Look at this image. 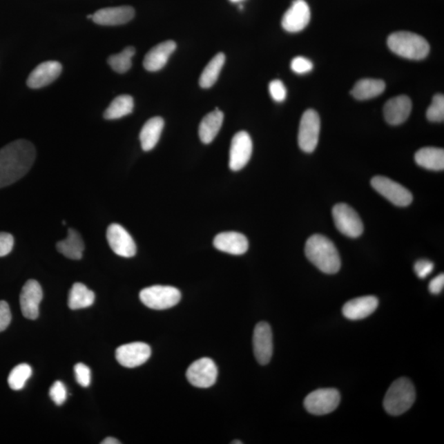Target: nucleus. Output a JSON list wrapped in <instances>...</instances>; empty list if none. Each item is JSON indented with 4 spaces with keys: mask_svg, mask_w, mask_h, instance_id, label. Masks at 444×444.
<instances>
[{
    "mask_svg": "<svg viewBox=\"0 0 444 444\" xmlns=\"http://www.w3.org/2000/svg\"><path fill=\"white\" fill-rule=\"evenodd\" d=\"M36 159V149L31 142L20 139L0 150V188L7 187L31 169Z\"/></svg>",
    "mask_w": 444,
    "mask_h": 444,
    "instance_id": "nucleus-1",
    "label": "nucleus"
},
{
    "mask_svg": "<svg viewBox=\"0 0 444 444\" xmlns=\"http://www.w3.org/2000/svg\"><path fill=\"white\" fill-rule=\"evenodd\" d=\"M308 260L322 273L335 274L340 269V258L337 248L331 241L322 235L309 237L305 244Z\"/></svg>",
    "mask_w": 444,
    "mask_h": 444,
    "instance_id": "nucleus-2",
    "label": "nucleus"
},
{
    "mask_svg": "<svg viewBox=\"0 0 444 444\" xmlns=\"http://www.w3.org/2000/svg\"><path fill=\"white\" fill-rule=\"evenodd\" d=\"M387 46L392 52L400 57L421 60L429 52V45L423 37L409 32H398L387 38Z\"/></svg>",
    "mask_w": 444,
    "mask_h": 444,
    "instance_id": "nucleus-3",
    "label": "nucleus"
},
{
    "mask_svg": "<svg viewBox=\"0 0 444 444\" xmlns=\"http://www.w3.org/2000/svg\"><path fill=\"white\" fill-rule=\"evenodd\" d=\"M416 400L415 387L407 378L392 383L383 400L385 411L392 416H400L412 407Z\"/></svg>",
    "mask_w": 444,
    "mask_h": 444,
    "instance_id": "nucleus-4",
    "label": "nucleus"
},
{
    "mask_svg": "<svg viewBox=\"0 0 444 444\" xmlns=\"http://www.w3.org/2000/svg\"><path fill=\"white\" fill-rule=\"evenodd\" d=\"M139 298L146 307L163 310L177 305L181 299V293L177 288L173 287L153 286L142 290Z\"/></svg>",
    "mask_w": 444,
    "mask_h": 444,
    "instance_id": "nucleus-5",
    "label": "nucleus"
},
{
    "mask_svg": "<svg viewBox=\"0 0 444 444\" xmlns=\"http://www.w3.org/2000/svg\"><path fill=\"white\" fill-rule=\"evenodd\" d=\"M320 128V118L317 112L312 109L306 110L301 117L298 135V144L303 152L311 153L316 150Z\"/></svg>",
    "mask_w": 444,
    "mask_h": 444,
    "instance_id": "nucleus-6",
    "label": "nucleus"
},
{
    "mask_svg": "<svg viewBox=\"0 0 444 444\" xmlns=\"http://www.w3.org/2000/svg\"><path fill=\"white\" fill-rule=\"evenodd\" d=\"M340 394L337 389H322L313 391L306 396L305 407L313 415H327L339 406Z\"/></svg>",
    "mask_w": 444,
    "mask_h": 444,
    "instance_id": "nucleus-7",
    "label": "nucleus"
},
{
    "mask_svg": "<svg viewBox=\"0 0 444 444\" xmlns=\"http://www.w3.org/2000/svg\"><path fill=\"white\" fill-rule=\"evenodd\" d=\"M333 217L338 230L350 238H357L364 231L363 222L360 215L351 206L346 204L334 206Z\"/></svg>",
    "mask_w": 444,
    "mask_h": 444,
    "instance_id": "nucleus-8",
    "label": "nucleus"
},
{
    "mask_svg": "<svg viewBox=\"0 0 444 444\" xmlns=\"http://www.w3.org/2000/svg\"><path fill=\"white\" fill-rule=\"evenodd\" d=\"M371 185L374 191L396 206H407L412 202V193L407 188L385 176H375L371 180Z\"/></svg>",
    "mask_w": 444,
    "mask_h": 444,
    "instance_id": "nucleus-9",
    "label": "nucleus"
},
{
    "mask_svg": "<svg viewBox=\"0 0 444 444\" xmlns=\"http://www.w3.org/2000/svg\"><path fill=\"white\" fill-rule=\"evenodd\" d=\"M218 367L210 358H202L189 366L186 377L193 386L209 389L215 385L218 378Z\"/></svg>",
    "mask_w": 444,
    "mask_h": 444,
    "instance_id": "nucleus-10",
    "label": "nucleus"
},
{
    "mask_svg": "<svg viewBox=\"0 0 444 444\" xmlns=\"http://www.w3.org/2000/svg\"><path fill=\"white\" fill-rule=\"evenodd\" d=\"M152 350L144 342H132L123 345L115 351L116 360L124 367L132 369L139 367L149 360Z\"/></svg>",
    "mask_w": 444,
    "mask_h": 444,
    "instance_id": "nucleus-11",
    "label": "nucleus"
},
{
    "mask_svg": "<svg viewBox=\"0 0 444 444\" xmlns=\"http://www.w3.org/2000/svg\"><path fill=\"white\" fill-rule=\"evenodd\" d=\"M253 142L249 133L245 131L237 133L233 137L230 149L229 166L233 171L242 170L251 158Z\"/></svg>",
    "mask_w": 444,
    "mask_h": 444,
    "instance_id": "nucleus-12",
    "label": "nucleus"
},
{
    "mask_svg": "<svg viewBox=\"0 0 444 444\" xmlns=\"http://www.w3.org/2000/svg\"><path fill=\"white\" fill-rule=\"evenodd\" d=\"M106 238L112 250L117 255L132 258L135 255L137 247L129 233L119 224H111L106 231Z\"/></svg>",
    "mask_w": 444,
    "mask_h": 444,
    "instance_id": "nucleus-13",
    "label": "nucleus"
},
{
    "mask_svg": "<svg viewBox=\"0 0 444 444\" xmlns=\"http://www.w3.org/2000/svg\"><path fill=\"white\" fill-rule=\"evenodd\" d=\"M253 352L262 365L269 364L273 352V333L266 322H258L253 331Z\"/></svg>",
    "mask_w": 444,
    "mask_h": 444,
    "instance_id": "nucleus-14",
    "label": "nucleus"
},
{
    "mask_svg": "<svg viewBox=\"0 0 444 444\" xmlns=\"http://www.w3.org/2000/svg\"><path fill=\"white\" fill-rule=\"evenodd\" d=\"M311 12L305 0H295L284 15L282 25L288 32L296 33L302 31L309 23Z\"/></svg>",
    "mask_w": 444,
    "mask_h": 444,
    "instance_id": "nucleus-15",
    "label": "nucleus"
},
{
    "mask_svg": "<svg viewBox=\"0 0 444 444\" xmlns=\"http://www.w3.org/2000/svg\"><path fill=\"white\" fill-rule=\"evenodd\" d=\"M42 299L41 284L35 280H29L26 282L20 295V306L23 316L28 320H37Z\"/></svg>",
    "mask_w": 444,
    "mask_h": 444,
    "instance_id": "nucleus-16",
    "label": "nucleus"
},
{
    "mask_svg": "<svg viewBox=\"0 0 444 444\" xmlns=\"http://www.w3.org/2000/svg\"><path fill=\"white\" fill-rule=\"evenodd\" d=\"M61 72L62 66L59 62H43L30 73L27 84L32 89L44 88L58 79Z\"/></svg>",
    "mask_w": 444,
    "mask_h": 444,
    "instance_id": "nucleus-17",
    "label": "nucleus"
},
{
    "mask_svg": "<svg viewBox=\"0 0 444 444\" xmlns=\"http://www.w3.org/2000/svg\"><path fill=\"white\" fill-rule=\"evenodd\" d=\"M135 11L131 6L102 8L93 15V21L102 26H119L131 21Z\"/></svg>",
    "mask_w": 444,
    "mask_h": 444,
    "instance_id": "nucleus-18",
    "label": "nucleus"
},
{
    "mask_svg": "<svg viewBox=\"0 0 444 444\" xmlns=\"http://www.w3.org/2000/svg\"><path fill=\"white\" fill-rule=\"evenodd\" d=\"M213 244L220 251L233 255H242L249 249L247 237L235 231L220 233L215 237Z\"/></svg>",
    "mask_w": 444,
    "mask_h": 444,
    "instance_id": "nucleus-19",
    "label": "nucleus"
},
{
    "mask_svg": "<svg viewBox=\"0 0 444 444\" xmlns=\"http://www.w3.org/2000/svg\"><path fill=\"white\" fill-rule=\"evenodd\" d=\"M412 110L411 99L402 95L387 101L383 108V113L387 123L392 125H399L406 122Z\"/></svg>",
    "mask_w": 444,
    "mask_h": 444,
    "instance_id": "nucleus-20",
    "label": "nucleus"
},
{
    "mask_svg": "<svg viewBox=\"0 0 444 444\" xmlns=\"http://www.w3.org/2000/svg\"><path fill=\"white\" fill-rule=\"evenodd\" d=\"M378 306V300L373 296H362L348 301L342 308L343 316L350 320H360L372 314Z\"/></svg>",
    "mask_w": 444,
    "mask_h": 444,
    "instance_id": "nucleus-21",
    "label": "nucleus"
},
{
    "mask_svg": "<svg viewBox=\"0 0 444 444\" xmlns=\"http://www.w3.org/2000/svg\"><path fill=\"white\" fill-rule=\"evenodd\" d=\"M176 49V43L173 41H166L154 46L146 55L144 66L146 70L157 72L165 67L171 55Z\"/></svg>",
    "mask_w": 444,
    "mask_h": 444,
    "instance_id": "nucleus-22",
    "label": "nucleus"
},
{
    "mask_svg": "<svg viewBox=\"0 0 444 444\" xmlns=\"http://www.w3.org/2000/svg\"><path fill=\"white\" fill-rule=\"evenodd\" d=\"M164 125H165L164 119L159 116L150 119L145 123L139 135L142 150L149 152L157 146L160 139Z\"/></svg>",
    "mask_w": 444,
    "mask_h": 444,
    "instance_id": "nucleus-23",
    "label": "nucleus"
},
{
    "mask_svg": "<svg viewBox=\"0 0 444 444\" xmlns=\"http://www.w3.org/2000/svg\"><path fill=\"white\" fill-rule=\"evenodd\" d=\"M223 119V112L218 108L202 119L198 129V135L204 144H209L215 139L222 126Z\"/></svg>",
    "mask_w": 444,
    "mask_h": 444,
    "instance_id": "nucleus-24",
    "label": "nucleus"
},
{
    "mask_svg": "<svg viewBox=\"0 0 444 444\" xmlns=\"http://www.w3.org/2000/svg\"><path fill=\"white\" fill-rule=\"evenodd\" d=\"M58 251L63 255L73 260H79L83 258L84 243L79 232L68 229L66 240L59 241L56 244Z\"/></svg>",
    "mask_w": 444,
    "mask_h": 444,
    "instance_id": "nucleus-25",
    "label": "nucleus"
},
{
    "mask_svg": "<svg viewBox=\"0 0 444 444\" xmlns=\"http://www.w3.org/2000/svg\"><path fill=\"white\" fill-rule=\"evenodd\" d=\"M386 88L385 81L379 79H365L357 81L351 94L357 100L365 101L377 97Z\"/></svg>",
    "mask_w": 444,
    "mask_h": 444,
    "instance_id": "nucleus-26",
    "label": "nucleus"
},
{
    "mask_svg": "<svg viewBox=\"0 0 444 444\" xmlns=\"http://www.w3.org/2000/svg\"><path fill=\"white\" fill-rule=\"evenodd\" d=\"M416 162L421 167L430 171H443L444 168V151L437 148H423L415 155Z\"/></svg>",
    "mask_w": 444,
    "mask_h": 444,
    "instance_id": "nucleus-27",
    "label": "nucleus"
},
{
    "mask_svg": "<svg viewBox=\"0 0 444 444\" xmlns=\"http://www.w3.org/2000/svg\"><path fill=\"white\" fill-rule=\"evenodd\" d=\"M94 301V292L85 284L79 282L73 284L68 296V307L73 310L86 309L92 306Z\"/></svg>",
    "mask_w": 444,
    "mask_h": 444,
    "instance_id": "nucleus-28",
    "label": "nucleus"
},
{
    "mask_svg": "<svg viewBox=\"0 0 444 444\" xmlns=\"http://www.w3.org/2000/svg\"><path fill=\"white\" fill-rule=\"evenodd\" d=\"M225 61L226 56L223 53H218L214 56L202 73L200 79L201 88L206 89L213 87L218 79Z\"/></svg>",
    "mask_w": 444,
    "mask_h": 444,
    "instance_id": "nucleus-29",
    "label": "nucleus"
},
{
    "mask_svg": "<svg viewBox=\"0 0 444 444\" xmlns=\"http://www.w3.org/2000/svg\"><path fill=\"white\" fill-rule=\"evenodd\" d=\"M135 107L133 98L129 95H120L114 99L113 102L105 111L104 118L106 119H118L131 114Z\"/></svg>",
    "mask_w": 444,
    "mask_h": 444,
    "instance_id": "nucleus-30",
    "label": "nucleus"
},
{
    "mask_svg": "<svg viewBox=\"0 0 444 444\" xmlns=\"http://www.w3.org/2000/svg\"><path fill=\"white\" fill-rule=\"evenodd\" d=\"M136 53L135 47L128 46L124 49L122 52L111 55L108 59V64L112 70L118 73H124L131 70L132 66V58Z\"/></svg>",
    "mask_w": 444,
    "mask_h": 444,
    "instance_id": "nucleus-31",
    "label": "nucleus"
},
{
    "mask_svg": "<svg viewBox=\"0 0 444 444\" xmlns=\"http://www.w3.org/2000/svg\"><path fill=\"white\" fill-rule=\"evenodd\" d=\"M32 369L28 364H20L12 369L8 375V386L12 390H21L25 387L26 383L31 378Z\"/></svg>",
    "mask_w": 444,
    "mask_h": 444,
    "instance_id": "nucleus-32",
    "label": "nucleus"
},
{
    "mask_svg": "<svg viewBox=\"0 0 444 444\" xmlns=\"http://www.w3.org/2000/svg\"><path fill=\"white\" fill-rule=\"evenodd\" d=\"M427 119L431 122H443L444 119V97L437 94L433 97L432 102L426 112Z\"/></svg>",
    "mask_w": 444,
    "mask_h": 444,
    "instance_id": "nucleus-33",
    "label": "nucleus"
},
{
    "mask_svg": "<svg viewBox=\"0 0 444 444\" xmlns=\"http://www.w3.org/2000/svg\"><path fill=\"white\" fill-rule=\"evenodd\" d=\"M50 396L57 406H61L67 399V389L62 382L56 381L51 386Z\"/></svg>",
    "mask_w": 444,
    "mask_h": 444,
    "instance_id": "nucleus-34",
    "label": "nucleus"
},
{
    "mask_svg": "<svg viewBox=\"0 0 444 444\" xmlns=\"http://www.w3.org/2000/svg\"><path fill=\"white\" fill-rule=\"evenodd\" d=\"M291 68L296 73L305 75V73L312 71L313 64L309 59L303 57V56H297V57L293 59Z\"/></svg>",
    "mask_w": 444,
    "mask_h": 444,
    "instance_id": "nucleus-35",
    "label": "nucleus"
},
{
    "mask_svg": "<svg viewBox=\"0 0 444 444\" xmlns=\"http://www.w3.org/2000/svg\"><path fill=\"white\" fill-rule=\"evenodd\" d=\"M269 93L273 100L278 102H282L287 98V88L281 80L276 79L271 81Z\"/></svg>",
    "mask_w": 444,
    "mask_h": 444,
    "instance_id": "nucleus-36",
    "label": "nucleus"
},
{
    "mask_svg": "<svg viewBox=\"0 0 444 444\" xmlns=\"http://www.w3.org/2000/svg\"><path fill=\"white\" fill-rule=\"evenodd\" d=\"M77 383L81 387H88L90 383V370L87 365L79 363L75 367Z\"/></svg>",
    "mask_w": 444,
    "mask_h": 444,
    "instance_id": "nucleus-37",
    "label": "nucleus"
},
{
    "mask_svg": "<svg viewBox=\"0 0 444 444\" xmlns=\"http://www.w3.org/2000/svg\"><path fill=\"white\" fill-rule=\"evenodd\" d=\"M434 264L433 262L427 260H421L416 262L414 266V270L418 276V278L425 279L432 273Z\"/></svg>",
    "mask_w": 444,
    "mask_h": 444,
    "instance_id": "nucleus-38",
    "label": "nucleus"
},
{
    "mask_svg": "<svg viewBox=\"0 0 444 444\" xmlns=\"http://www.w3.org/2000/svg\"><path fill=\"white\" fill-rule=\"evenodd\" d=\"M15 239L11 234L0 232V257L7 256L14 248Z\"/></svg>",
    "mask_w": 444,
    "mask_h": 444,
    "instance_id": "nucleus-39",
    "label": "nucleus"
},
{
    "mask_svg": "<svg viewBox=\"0 0 444 444\" xmlns=\"http://www.w3.org/2000/svg\"><path fill=\"white\" fill-rule=\"evenodd\" d=\"M12 314L10 305L6 301H0V333L10 326Z\"/></svg>",
    "mask_w": 444,
    "mask_h": 444,
    "instance_id": "nucleus-40",
    "label": "nucleus"
},
{
    "mask_svg": "<svg viewBox=\"0 0 444 444\" xmlns=\"http://www.w3.org/2000/svg\"><path fill=\"white\" fill-rule=\"evenodd\" d=\"M444 287V275L439 274L429 282V290L434 295H438L443 291Z\"/></svg>",
    "mask_w": 444,
    "mask_h": 444,
    "instance_id": "nucleus-41",
    "label": "nucleus"
},
{
    "mask_svg": "<svg viewBox=\"0 0 444 444\" xmlns=\"http://www.w3.org/2000/svg\"><path fill=\"white\" fill-rule=\"evenodd\" d=\"M101 443L102 444H119V443H120L118 441V439H116V438H112V437H109V438H106V439H104V441H103Z\"/></svg>",
    "mask_w": 444,
    "mask_h": 444,
    "instance_id": "nucleus-42",
    "label": "nucleus"
},
{
    "mask_svg": "<svg viewBox=\"0 0 444 444\" xmlns=\"http://www.w3.org/2000/svg\"><path fill=\"white\" fill-rule=\"evenodd\" d=\"M232 3H240L244 1V0H230Z\"/></svg>",
    "mask_w": 444,
    "mask_h": 444,
    "instance_id": "nucleus-43",
    "label": "nucleus"
},
{
    "mask_svg": "<svg viewBox=\"0 0 444 444\" xmlns=\"http://www.w3.org/2000/svg\"><path fill=\"white\" fill-rule=\"evenodd\" d=\"M242 444L243 443L239 441H236L235 442H232V444Z\"/></svg>",
    "mask_w": 444,
    "mask_h": 444,
    "instance_id": "nucleus-44",
    "label": "nucleus"
}]
</instances>
